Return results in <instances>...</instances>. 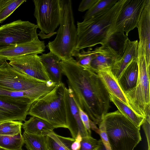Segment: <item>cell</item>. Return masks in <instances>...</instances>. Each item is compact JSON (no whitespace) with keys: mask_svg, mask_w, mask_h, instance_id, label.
<instances>
[{"mask_svg":"<svg viewBox=\"0 0 150 150\" xmlns=\"http://www.w3.org/2000/svg\"><path fill=\"white\" fill-rule=\"evenodd\" d=\"M60 65L76 105L99 125L111 107L109 94L102 80L95 71L79 65L73 57L61 60Z\"/></svg>","mask_w":150,"mask_h":150,"instance_id":"1","label":"cell"},{"mask_svg":"<svg viewBox=\"0 0 150 150\" xmlns=\"http://www.w3.org/2000/svg\"><path fill=\"white\" fill-rule=\"evenodd\" d=\"M125 1L118 0L111 9L98 16L77 22V40L74 52L106 43Z\"/></svg>","mask_w":150,"mask_h":150,"instance_id":"2","label":"cell"},{"mask_svg":"<svg viewBox=\"0 0 150 150\" xmlns=\"http://www.w3.org/2000/svg\"><path fill=\"white\" fill-rule=\"evenodd\" d=\"M112 150H134L142 140L140 129L118 110L103 118Z\"/></svg>","mask_w":150,"mask_h":150,"instance_id":"3","label":"cell"},{"mask_svg":"<svg viewBox=\"0 0 150 150\" xmlns=\"http://www.w3.org/2000/svg\"><path fill=\"white\" fill-rule=\"evenodd\" d=\"M61 18L56 36L47 47L61 60L72 57L77 40V29L75 24L71 1L59 0Z\"/></svg>","mask_w":150,"mask_h":150,"instance_id":"4","label":"cell"},{"mask_svg":"<svg viewBox=\"0 0 150 150\" xmlns=\"http://www.w3.org/2000/svg\"><path fill=\"white\" fill-rule=\"evenodd\" d=\"M65 84H57L54 88L31 105L28 115L42 119L55 128H68L64 101Z\"/></svg>","mask_w":150,"mask_h":150,"instance_id":"5","label":"cell"},{"mask_svg":"<svg viewBox=\"0 0 150 150\" xmlns=\"http://www.w3.org/2000/svg\"><path fill=\"white\" fill-rule=\"evenodd\" d=\"M138 75L136 86L124 91L130 108L137 115L145 117L150 112V68L139 42L137 59Z\"/></svg>","mask_w":150,"mask_h":150,"instance_id":"6","label":"cell"},{"mask_svg":"<svg viewBox=\"0 0 150 150\" xmlns=\"http://www.w3.org/2000/svg\"><path fill=\"white\" fill-rule=\"evenodd\" d=\"M34 15L40 31L38 35L42 39L49 38L56 34L54 30L59 25L60 8L59 0H34Z\"/></svg>","mask_w":150,"mask_h":150,"instance_id":"7","label":"cell"},{"mask_svg":"<svg viewBox=\"0 0 150 150\" xmlns=\"http://www.w3.org/2000/svg\"><path fill=\"white\" fill-rule=\"evenodd\" d=\"M37 25L18 20L0 26V50L13 45L31 42L38 38Z\"/></svg>","mask_w":150,"mask_h":150,"instance_id":"8","label":"cell"},{"mask_svg":"<svg viewBox=\"0 0 150 150\" xmlns=\"http://www.w3.org/2000/svg\"><path fill=\"white\" fill-rule=\"evenodd\" d=\"M43 83L19 72L7 61L0 62V88L13 91H24Z\"/></svg>","mask_w":150,"mask_h":150,"instance_id":"9","label":"cell"},{"mask_svg":"<svg viewBox=\"0 0 150 150\" xmlns=\"http://www.w3.org/2000/svg\"><path fill=\"white\" fill-rule=\"evenodd\" d=\"M146 0H125L108 36L115 32H129L137 27Z\"/></svg>","mask_w":150,"mask_h":150,"instance_id":"10","label":"cell"},{"mask_svg":"<svg viewBox=\"0 0 150 150\" xmlns=\"http://www.w3.org/2000/svg\"><path fill=\"white\" fill-rule=\"evenodd\" d=\"M9 64L19 72L44 83L51 82L40 58L36 54L13 58Z\"/></svg>","mask_w":150,"mask_h":150,"instance_id":"11","label":"cell"},{"mask_svg":"<svg viewBox=\"0 0 150 150\" xmlns=\"http://www.w3.org/2000/svg\"><path fill=\"white\" fill-rule=\"evenodd\" d=\"M49 92V87L45 83L24 91H13L0 88V100L15 105L32 104Z\"/></svg>","mask_w":150,"mask_h":150,"instance_id":"12","label":"cell"},{"mask_svg":"<svg viewBox=\"0 0 150 150\" xmlns=\"http://www.w3.org/2000/svg\"><path fill=\"white\" fill-rule=\"evenodd\" d=\"M63 99L68 129L72 138L75 139L79 132L82 137L90 136L81 120L78 107L71 92L65 86L64 89Z\"/></svg>","mask_w":150,"mask_h":150,"instance_id":"13","label":"cell"},{"mask_svg":"<svg viewBox=\"0 0 150 150\" xmlns=\"http://www.w3.org/2000/svg\"><path fill=\"white\" fill-rule=\"evenodd\" d=\"M46 46L38 38L28 42L10 45L0 50V62L30 54H42Z\"/></svg>","mask_w":150,"mask_h":150,"instance_id":"14","label":"cell"},{"mask_svg":"<svg viewBox=\"0 0 150 150\" xmlns=\"http://www.w3.org/2000/svg\"><path fill=\"white\" fill-rule=\"evenodd\" d=\"M137 28L144 57L150 63V0H146Z\"/></svg>","mask_w":150,"mask_h":150,"instance_id":"15","label":"cell"},{"mask_svg":"<svg viewBox=\"0 0 150 150\" xmlns=\"http://www.w3.org/2000/svg\"><path fill=\"white\" fill-rule=\"evenodd\" d=\"M96 51L90 63V68L94 71L111 68L120 57L112 49L104 45L96 48Z\"/></svg>","mask_w":150,"mask_h":150,"instance_id":"16","label":"cell"},{"mask_svg":"<svg viewBox=\"0 0 150 150\" xmlns=\"http://www.w3.org/2000/svg\"><path fill=\"white\" fill-rule=\"evenodd\" d=\"M31 105H15L0 100V123L11 120L25 121Z\"/></svg>","mask_w":150,"mask_h":150,"instance_id":"17","label":"cell"},{"mask_svg":"<svg viewBox=\"0 0 150 150\" xmlns=\"http://www.w3.org/2000/svg\"><path fill=\"white\" fill-rule=\"evenodd\" d=\"M95 71L102 80L109 94L114 96L129 107L124 92L112 72L111 68H105Z\"/></svg>","mask_w":150,"mask_h":150,"instance_id":"18","label":"cell"},{"mask_svg":"<svg viewBox=\"0 0 150 150\" xmlns=\"http://www.w3.org/2000/svg\"><path fill=\"white\" fill-rule=\"evenodd\" d=\"M138 44V40L131 41L129 39L123 55L111 68L112 72L117 80L128 64L132 59L137 58Z\"/></svg>","mask_w":150,"mask_h":150,"instance_id":"19","label":"cell"},{"mask_svg":"<svg viewBox=\"0 0 150 150\" xmlns=\"http://www.w3.org/2000/svg\"><path fill=\"white\" fill-rule=\"evenodd\" d=\"M41 61L52 82L57 84L62 82V71L60 65L61 59L50 52L40 56Z\"/></svg>","mask_w":150,"mask_h":150,"instance_id":"20","label":"cell"},{"mask_svg":"<svg viewBox=\"0 0 150 150\" xmlns=\"http://www.w3.org/2000/svg\"><path fill=\"white\" fill-rule=\"evenodd\" d=\"M137 59H132L128 64L117 80L120 87L124 92L131 89L136 86L138 71Z\"/></svg>","mask_w":150,"mask_h":150,"instance_id":"21","label":"cell"},{"mask_svg":"<svg viewBox=\"0 0 150 150\" xmlns=\"http://www.w3.org/2000/svg\"><path fill=\"white\" fill-rule=\"evenodd\" d=\"M22 128L25 132L38 135H46L55 128L47 121L32 116L23 124Z\"/></svg>","mask_w":150,"mask_h":150,"instance_id":"22","label":"cell"},{"mask_svg":"<svg viewBox=\"0 0 150 150\" xmlns=\"http://www.w3.org/2000/svg\"><path fill=\"white\" fill-rule=\"evenodd\" d=\"M75 139L59 135L54 131L46 135V142L48 150H71V145Z\"/></svg>","mask_w":150,"mask_h":150,"instance_id":"23","label":"cell"},{"mask_svg":"<svg viewBox=\"0 0 150 150\" xmlns=\"http://www.w3.org/2000/svg\"><path fill=\"white\" fill-rule=\"evenodd\" d=\"M109 97L110 101L115 105L118 110L140 129L145 117L136 114L129 107L113 95L109 94Z\"/></svg>","mask_w":150,"mask_h":150,"instance_id":"24","label":"cell"},{"mask_svg":"<svg viewBox=\"0 0 150 150\" xmlns=\"http://www.w3.org/2000/svg\"><path fill=\"white\" fill-rule=\"evenodd\" d=\"M128 39L124 33L115 32L110 35L104 45L113 49L120 57L125 51Z\"/></svg>","mask_w":150,"mask_h":150,"instance_id":"25","label":"cell"},{"mask_svg":"<svg viewBox=\"0 0 150 150\" xmlns=\"http://www.w3.org/2000/svg\"><path fill=\"white\" fill-rule=\"evenodd\" d=\"M22 135L24 144L27 150H48L46 135L34 134L25 131Z\"/></svg>","mask_w":150,"mask_h":150,"instance_id":"26","label":"cell"},{"mask_svg":"<svg viewBox=\"0 0 150 150\" xmlns=\"http://www.w3.org/2000/svg\"><path fill=\"white\" fill-rule=\"evenodd\" d=\"M117 0H99L93 6L86 12L83 21L98 16L110 10L118 1Z\"/></svg>","mask_w":150,"mask_h":150,"instance_id":"27","label":"cell"},{"mask_svg":"<svg viewBox=\"0 0 150 150\" xmlns=\"http://www.w3.org/2000/svg\"><path fill=\"white\" fill-rule=\"evenodd\" d=\"M24 144L22 133L14 136L0 135V148L6 150H18Z\"/></svg>","mask_w":150,"mask_h":150,"instance_id":"28","label":"cell"},{"mask_svg":"<svg viewBox=\"0 0 150 150\" xmlns=\"http://www.w3.org/2000/svg\"><path fill=\"white\" fill-rule=\"evenodd\" d=\"M25 0H0V23L3 22Z\"/></svg>","mask_w":150,"mask_h":150,"instance_id":"29","label":"cell"},{"mask_svg":"<svg viewBox=\"0 0 150 150\" xmlns=\"http://www.w3.org/2000/svg\"><path fill=\"white\" fill-rule=\"evenodd\" d=\"M22 122L11 120L0 123V135L14 136L21 133Z\"/></svg>","mask_w":150,"mask_h":150,"instance_id":"30","label":"cell"},{"mask_svg":"<svg viewBox=\"0 0 150 150\" xmlns=\"http://www.w3.org/2000/svg\"><path fill=\"white\" fill-rule=\"evenodd\" d=\"M96 51V48L93 50L88 49L86 51L82 50L81 51L74 53L73 57H76L77 63L79 65L87 68H90L91 61Z\"/></svg>","mask_w":150,"mask_h":150,"instance_id":"31","label":"cell"},{"mask_svg":"<svg viewBox=\"0 0 150 150\" xmlns=\"http://www.w3.org/2000/svg\"><path fill=\"white\" fill-rule=\"evenodd\" d=\"M99 140L94 138L91 136L82 137L79 150H93L99 146Z\"/></svg>","mask_w":150,"mask_h":150,"instance_id":"32","label":"cell"},{"mask_svg":"<svg viewBox=\"0 0 150 150\" xmlns=\"http://www.w3.org/2000/svg\"><path fill=\"white\" fill-rule=\"evenodd\" d=\"M98 125L99 129L98 134L100 136V139L103 144L106 150H112L103 123L101 121Z\"/></svg>","mask_w":150,"mask_h":150,"instance_id":"33","label":"cell"},{"mask_svg":"<svg viewBox=\"0 0 150 150\" xmlns=\"http://www.w3.org/2000/svg\"><path fill=\"white\" fill-rule=\"evenodd\" d=\"M150 113L147 114L142 124V127L146 137L148 149H150Z\"/></svg>","mask_w":150,"mask_h":150,"instance_id":"34","label":"cell"},{"mask_svg":"<svg viewBox=\"0 0 150 150\" xmlns=\"http://www.w3.org/2000/svg\"><path fill=\"white\" fill-rule=\"evenodd\" d=\"M78 107L81 120L89 135L91 136V129L90 125L91 120L88 115L79 106Z\"/></svg>","mask_w":150,"mask_h":150,"instance_id":"35","label":"cell"},{"mask_svg":"<svg viewBox=\"0 0 150 150\" xmlns=\"http://www.w3.org/2000/svg\"><path fill=\"white\" fill-rule=\"evenodd\" d=\"M98 1L99 0H82L79 5L78 11L83 12L86 10H88Z\"/></svg>","mask_w":150,"mask_h":150,"instance_id":"36","label":"cell"},{"mask_svg":"<svg viewBox=\"0 0 150 150\" xmlns=\"http://www.w3.org/2000/svg\"><path fill=\"white\" fill-rule=\"evenodd\" d=\"M82 139V137L79 132L74 141L72 143L71 145V150H79L81 146V142Z\"/></svg>","mask_w":150,"mask_h":150,"instance_id":"37","label":"cell"},{"mask_svg":"<svg viewBox=\"0 0 150 150\" xmlns=\"http://www.w3.org/2000/svg\"><path fill=\"white\" fill-rule=\"evenodd\" d=\"M99 146L97 150H106V149L101 139H99Z\"/></svg>","mask_w":150,"mask_h":150,"instance_id":"38","label":"cell"},{"mask_svg":"<svg viewBox=\"0 0 150 150\" xmlns=\"http://www.w3.org/2000/svg\"><path fill=\"white\" fill-rule=\"evenodd\" d=\"M24 150V149H23L22 148H21V149H19V150Z\"/></svg>","mask_w":150,"mask_h":150,"instance_id":"39","label":"cell"},{"mask_svg":"<svg viewBox=\"0 0 150 150\" xmlns=\"http://www.w3.org/2000/svg\"><path fill=\"white\" fill-rule=\"evenodd\" d=\"M0 150H4V149L0 148Z\"/></svg>","mask_w":150,"mask_h":150,"instance_id":"40","label":"cell"},{"mask_svg":"<svg viewBox=\"0 0 150 150\" xmlns=\"http://www.w3.org/2000/svg\"><path fill=\"white\" fill-rule=\"evenodd\" d=\"M147 150H150V149H148Z\"/></svg>","mask_w":150,"mask_h":150,"instance_id":"41","label":"cell"}]
</instances>
